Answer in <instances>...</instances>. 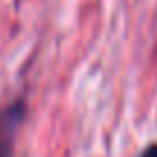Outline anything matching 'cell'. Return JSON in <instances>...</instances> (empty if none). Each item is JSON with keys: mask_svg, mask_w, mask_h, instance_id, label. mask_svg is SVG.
Masks as SVG:
<instances>
[{"mask_svg": "<svg viewBox=\"0 0 157 157\" xmlns=\"http://www.w3.org/2000/svg\"><path fill=\"white\" fill-rule=\"evenodd\" d=\"M28 102L25 95H19L12 102L0 109V157H12L14 152V136L19 132V125L23 123Z\"/></svg>", "mask_w": 157, "mask_h": 157, "instance_id": "1", "label": "cell"}, {"mask_svg": "<svg viewBox=\"0 0 157 157\" xmlns=\"http://www.w3.org/2000/svg\"><path fill=\"white\" fill-rule=\"evenodd\" d=\"M139 157H157V141H155V143H148Z\"/></svg>", "mask_w": 157, "mask_h": 157, "instance_id": "2", "label": "cell"}]
</instances>
